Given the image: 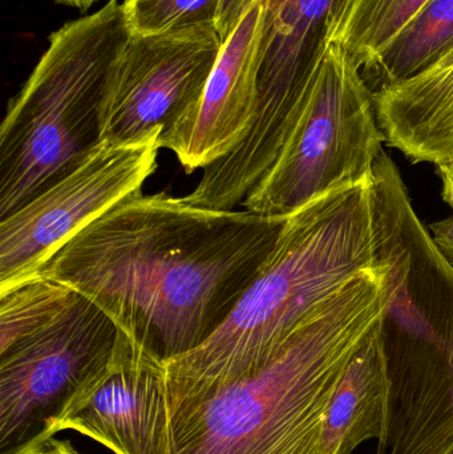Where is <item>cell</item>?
I'll use <instances>...</instances> for the list:
<instances>
[{"label": "cell", "instance_id": "obj_20", "mask_svg": "<svg viewBox=\"0 0 453 454\" xmlns=\"http://www.w3.org/2000/svg\"><path fill=\"white\" fill-rule=\"evenodd\" d=\"M451 74H453V45L433 66H431L427 71L422 72L418 76L438 77Z\"/></svg>", "mask_w": 453, "mask_h": 454}, {"label": "cell", "instance_id": "obj_18", "mask_svg": "<svg viewBox=\"0 0 453 454\" xmlns=\"http://www.w3.org/2000/svg\"><path fill=\"white\" fill-rule=\"evenodd\" d=\"M428 231L436 247L453 266V217L431 223Z\"/></svg>", "mask_w": 453, "mask_h": 454}, {"label": "cell", "instance_id": "obj_7", "mask_svg": "<svg viewBox=\"0 0 453 454\" xmlns=\"http://www.w3.org/2000/svg\"><path fill=\"white\" fill-rule=\"evenodd\" d=\"M117 333L112 317L77 294L63 314L0 354V454H29L55 437L108 363Z\"/></svg>", "mask_w": 453, "mask_h": 454}, {"label": "cell", "instance_id": "obj_3", "mask_svg": "<svg viewBox=\"0 0 453 454\" xmlns=\"http://www.w3.org/2000/svg\"><path fill=\"white\" fill-rule=\"evenodd\" d=\"M385 266L371 181L322 197L290 215L230 317L201 346L165 364L169 400L257 373L324 301L363 272Z\"/></svg>", "mask_w": 453, "mask_h": 454}, {"label": "cell", "instance_id": "obj_6", "mask_svg": "<svg viewBox=\"0 0 453 454\" xmlns=\"http://www.w3.org/2000/svg\"><path fill=\"white\" fill-rule=\"evenodd\" d=\"M385 143L374 92L332 43L289 140L242 205L286 220L322 197L371 181Z\"/></svg>", "mask_w": 453, "mask_h": 454}, {"label": "cell", "instance_id": "obj_22", "mask_svg": "<svg viewBox=\"0 0 453 454\" xmlns=\"http://www.w3.org/2000/svg\"><path fill=\"white\" fill-rule=\"evenodd\" d=\"M98 0H56L59 4L68 5L80 11H87Z\"/></svg>", "mask_w": 453, "mask_h": 454}, {"label": "cell", "instance_id": "obj_4", "mask_svg": "<svg viewBox=\"0 0 453 454\" xmlns=\"http://www.w3.org/2000/svg\"><path fill=\"white\" fill-rule=\"evenodd\" d=\"M129 36L119 0L51 34L0 127V221L79 167L101 143V111Z\"/></svg>", "mask_w": 453, "mask_h": 454}, {"label": "cell", "instance_id": "obj_16", "mask_svg": "<svg viewBox=\"0 0 453 454\" xmlns=\"http://www.w3.org/2000/svg\"><path fill=\"white\" fill-rule=\"evenodd\" d=\"M122 4L130 35L146 36L215 24L221 0H124Z\"/></svg>", "mask_w": 453, "mask_h": 454}, {"label": "cell", "instance_id": "obj_8", "mask_svg": "<svg viewBox=\"0 0 453 454\" xmlns=\"http://www.w3.org/2000/svg\"><path fill=\"white\" fill-rule=\"evenodd\" d=\"M160 149L161 136L101 141L79 167L0 221V293L34 277L72 235L141 193Z\"/></svg>", "mask_w": 453, "mask_h": 454}, {"label": "cell", "instance_id": "obj_10", "mask_svg": "<svg viewBox=\"0 0 453 454\" xmlns=\"http://www.w3.org/2000/svg\"><path fill=\"white\" fill-rule=\"evenodd\" d=\"M68 429L114 454H173L165 363L119 328L108 363L59 420L56 434Z\"/></svg>", "mask_w": 453, "mask_h": 454}, {"label": "cell", "instance_id": "obj_11", "mask_svg": "<svg viewBox=\"0 0 453 454\" xmlns=\"http://www.w3.org/2000/svg\"><path fill=\"white\" fill-rule=\"evenodd\" d=\"M265 3L257 0L223 43L199 103L162 135V148L173 152L186 173L228 156L252 128Z\"/></svg>", "mask_w": 453, "mask_h": 454}, {"label": "cell", "instance_id": "obj_21", "mask_svg": "<svg viewBox=\"0 0 453 454\" xmlns=\"http://www.w3.org/2000/svg\"><path fill=\"white\" fill-rule=\"evenodd\" d=\"M29 454H82L79 450H74V445L69 440H59L52 437L43 444L39 450Z\"/></svg>", "mask_w": 453, "mask_h": 454}, {"label": "cell", "instance_id": "obj_15", "mask_svg": "<svg viewBox=\"0 0 453 454\" xmlns=\"http://www.w3.org/2000/svg\"><path fill=\"white\" fill-rule=\"evenodd\" d=\"M76 298V291L42 275L0 293V354L52 322Z\"/></svg>", "mask_w": 453, "mask_h": 454}, {"label": "cell", "instance_id": "obj_17", "mask_svg": "<svg viewBox=\"0 0 453 454\" xmlns=\"http://www.w3.org/2000/svg\"><path fill=\"white\" fill-rule=\"evenodd\" d=\"M257 0H221L215 28L223 43L231 36L234 29L241 23L242 18L249 12Z\"/></svg>", "mask_w": 453, "mask_h": 454}, {"label": "cell", "instance_id": "obj_13", "mask_svg": "<svg viewBox=\"0 0 453 454\" xmlns=\"http://www.w3.org/2000/svg\"><path fill=\"white\" fill-rule=\"evenodd\" d=\"M452 45L453 0H431L378 59V88L427 71Z\"/></svg>", "mask_w": 453, "mask_h": 454}, {"label": "cell", "instance_id": "obj_19", "mask_svg": "<svg viewBox=\"0 0 453 454\" xmlns=\"http://www.w3.org/2000/svg\"><path fill=\"white\" fill-rule=\"evenodd\" d=\"M436 172L443 184L441 197L453 209V156L443 164L436 165Z\"/></svg>", "mask_w": 453, "mask_h": 454}, {"label": "cell", "instance_id": "obj_12", "mask_svg": "<svg viewBox=\"0 0 453 454\" xmlns=\"http://www.w3.org/2000/svg\"><path fill=\"white\" fill-rule=\"evenodd\" d=\"M379 325L354 355L330 400L322 431L324 454H351L385 434L388 381Z\"/></svg>", "mask_w": 453, "mask_h": 454}, {"label": "cell", "instance_id": "obj_2", "mask_svg": "<svg viewBox=\"0 0 453 454\" xmlns=\"http://www.w3.org/2000/svg\"><path fill=\"white\" fill-rule=\"evenodd\" d=\"M388 296L387 264L363 272L318 307L257 373L169 400L173 454H324L330 400L385 315Z\"/></svg>", "mask_w": 453, "mask_h": 454}, {"label": "cell", "instance_id": "obj_1", "mask_svg": "<svg viewBox=\"0 0 453 454\" xmlns=\"http://www.w3.org/2000/svg\"><path fill=\"white\" fill-rule=\"evenodd\" d=\"M285 221L141 192L72 235L35 275L98 304L167 364L230 317Z\"/></svg>", "mask_w": 453, "mask_h": 454}, {"label": "cell", "instance_id": "obj_14", "mask_svg": "<svg viewBox=\"0 0 453 454\" xmlns=\"http://www.w3.org/2000/svg\"><path fill=\"white\" fill-rule=\"evenodd\" d=\"M431 0H353L332 43L354 63L371 72L393 40L417 18Z\"/></svg>", "mask_w": 453, "mask_h": 454}, {"label": "cell", "instance_id": "obj_23", "mask_svg": "<svg viewBox=\"0 0 453 454\" xmlns=\"http://www.w3.org/2000/svg\"><path fill=\"white\" fill-rule=\"evenodd\" d=\"M446 454H453V444H452V447L449 448V450H447Z\"/></svg>", "mask_w": 453, "mask_h": 454}, {"label": "cell", "instance_id": "obj_5", "mask_svg": "<svg viewBox=\"0 0 453 454\" xmlns=\"http://www.w3.org/2000/svg\"><path fill=\"white\" fill-rule=\"evenodd\" d=\"M353 0H266L258 52L257 108L246 137L204 169L189 204L234 210L289 140L332 36Z\"/></svg>", "mask_w": 453, "mask_h": 454}, {"label": "cell", "instance_id": "obj_9", "mask_svg": "<svg viewBox=\"0 0 453 454\" xmlns=\"http://www.w3.org/2000/svg\"><path fill=\"white\" fill-rule=\"evenodd\" d=\"M223 47L215 24L130 35L104 101L101 141L162 137L199 103Z\"/></svg>", "mask_w": 453, "mask_h": 454}]
</instances>
